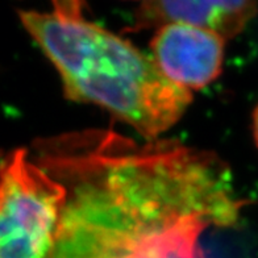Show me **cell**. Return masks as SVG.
I'll return each instance as SVG.
<instances>
[{"label":"cell","instance_id":"obj_5","mask_svg":"<svg viewBox=\"0 0 258 258\" xmlns=\"http://www.w3.org/2000/svg\"><path fill=\"white\" fill-rule=\"evenodd\" d=\"M254 2H144L137 8L136 29L186 24L219 34L237 36L257 15Z\"/></svg>","mask_w":258,"mask_h":258},{"label":"cell","instance_id":"obj_3","mask_svg":"<svg viewBox=\"0 0 258 258\" xmlns=\"http://www.w3.org/2000/svg\"><path fill=\"white\" fill-rule=\"evenodd\" d=\"M66 188L17 149L0 167V258H49Z\"/></svg>","mask_w":258,"mask_h":258},{"label":"cell","instance_id":"obj_4","mask_svg":"<svg viewBox=\"0 0 258 258\" xmlns=\"http://www.w3.org/2000/svg\"><path fill=\"white\" fill-rule=\"evenodd\" d=\"M224 46L225 40L219 34L186 24L158 28L150 42L161 73L188 91L204 89L220 75Z\"/></svg>","mask_w":258,"mask_h":258},{"label":"cell","instance_id":"obj_6","mask_svg":"<svg viewBox=\"0 0 258 258\" xmlns=\"http://www.w3.org/2000/svg\"><path fill=\"white\" fill-rule=\"evenodd\" d=\"M253 137H254L255 145L258 148V104L253 112Z\"/></svg>","mask_w":258,"mask_h":258},{"label":"cell","instance_id":"obj_1","mask_svg":"<svg viewBox=\"0 0 258 258\" xmlns=\"http://www.w3.org/2000/svg\"><path fill=\"white\" fill-rule=\"evenodd\" d=\"M37 152L68 192L49 258H204L202 233L242 207L220 160L175 141L86 131Z\"/></svg>","mask_w":258,"mask_h":258},{"label":"cell","instance_id":"obj_2","mask_svg":"<svg viewBox=\"0 0 258 258\" xmlns=\"http://www.w3.org/2000/svg\"><path fill=\"white\" fill-rule=\"evenodd\" d=\"M20 20L59 73L66 98L107 109L150 141L192 100L153 58L86 19L79 2H54L51 12L21 11Z\"/></svg>","mask_w":258,"mask_h":258}]
</instances>
